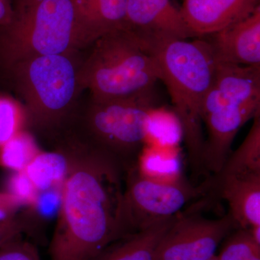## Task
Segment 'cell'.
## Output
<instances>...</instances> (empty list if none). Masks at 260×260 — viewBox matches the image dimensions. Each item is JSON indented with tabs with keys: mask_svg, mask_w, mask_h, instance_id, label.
Wrapping results in <instances>:
<instances>
[{
	"mask_svg": "<svg viewBox=\"0 0 260 260\" xmlns=\"http://www.w3.org/2000/svg\"><path fill=\"white\" fill-rule=\"evenodd\" d=\"M69 170L49 246L51 260H90L126 234L121 222L126 169L107 154L65 140Z\"/></svg>",
	"mask_w": 260,
	"mask_h": 260,
	"instance_id": "6da1fadb",
	"label": "cell"
},
{
	"mask_svg": "<svg viewBox=\"0 0 260 260\" xmlns=\"http://www.w3.org/2000/svg\"><path fill=\"white\" fill-rule=\"evenodd\" d=\"M145 51L156 61L185 143L193 175L205 172L202 106L213 84L215 62L208 43L162 36L140 35Z\"/></svg>",
	"mask_w": 260,
	"mask_h": 260,
	"instance_id": "7a4b0ae2",
	"label": "cell"
},
{
	"mask_svg": "<svg viewBox=\"0 0 260 260\" xmlns=\"http://www.w3.org/2000/svg\"><path fill=\"white\" fill-rule=\"evenodd\" d=\"M78 69L71 54H51L20 61L0 76L24 102L28 126L52 145L66 133L78 109Z\"/></svg>",
	"mask_w": 260,
	"mask_h": 260,
	"instance_id": "3957f363",
	"label": "cell"
},
{
	"mask_svg": "<svg viewBox=\"0 0 260 260\" xmlns=\"http://www.w3.org/2000/svg\"><path fill=\"white\" fill-rule=\"evenodd\" d=\"M13 14L0 26V76L34 56L72 54L88 47L73 0H12Z\"/></svg>",
	"mask_w": 260,
	"mask_h": 260,
	"instance_id": "277c9868",
	"label": "cell"
},
{
	"mask_svg": "<svg viewBox=\"0 0 260 260\" xmlns=\"http://www.w3.org/2000/svg\"><path fill=\"white\" fill-rule=\"evenodd\" d=\"M156 109L153 88L120 99L90 98L86 105L78 106L61 138L107 154L127 170L138 164Z\"/></svg>",
	"mask_w": 260,
	"mask_h": 260,
	"instance_id": "5b68a950",
	"label": "cell"
},
{
	"mask_svg": "<svg viewBox=\"0 0 260 260\" xmlns=\"http://www.w3.org/2000/svg\"><path fill=\"white\" fill-rule=\"evenodd\" d=\"M90 46L78 67V83L80 91L88 90L91 99L133 96L153 89L160 80L156 61L129 29L108 32Z\"/></svg>",
	"mask_w": 260,
	"mask_h": 260,
	"instance_id": "8992f818",
	"label": "cell"
},
{
	"mask_svg": "<svg viewBox=\"0 0 260 260\" xmlns=\"http://www.w3.org/2000/svg\"><path fill=\"white\" fill-rule=\"evenodd\" d=\"M210 181L194 186L184 181H161L147 177L138 164L126 170L121 221L126 235L179 213L191 200L209 193Z\"/></svg>",
	"mask_w": 260,
	"mask_h": 260,
	"instance_id": "52a82bcc",
	"label": "cell"
},
{
	"mask_svg": "<svg viewBox=\"0 0 260 260\" xmlns=\"http://www.w3.org/2000/svg\"><path fill=\"white\" fill-rule=\"evenodd\" d=\"M237 228L229 213L217 219L194 212L179 214L157 246L153 260H208Z\"/></svg>",
	"mask_w": 260,
	"mask_h": 260,
	"instance_id": "ba28073f",
	"label": "cell"
},
{
	"mask_svg": "<svg viewBox=\"0 0 260 260\" xmlns=\"http://www.w3.org/2000/svg\"><path fill=\"white\" fill-rule=\"evenodd\" d=\"M259 111L260 101H256L241 105L224 106L203 116L208 130L203 153L205 172L216 175L221 171L230 155L238 132Z\"/></svg>",
	"mask_w": 260,
	"mask_h": 260,
	"instance_id": "9c48e42d",
	"label": "cell"
},
{
	"mask_svg": "<svg viewBox=\"0 0 260 260\" xmlns=\"http://www.w3.org/2000/svg\"><path fill=\"white\" fill-rule=\"evenodd\" d=\"M201 38L217 62L260 66V6L246 18Z\"/></svg>",
	"mask_w": 260,
	"mask_h": 260,
	"instance_id": "30bf717a",
	"label": "cell"
},
{
	"mask_svg": "<svg viewBox=\"0 0 260 260\" xmlns=\"http://www.w3.org/2000/svg\"><path fill=\"white\" fill-rule=\"evenodd\" d=\"M216 62L213 84L202 106V116L227 105L260 101V66Z\"/></svg>",
	"mask_w": 260,
	"mask_h": 260,
	"instance_id": "8fae6325",
	"label": "cell"
},
{
	"mask_svg": "<svg viewBox=\"0 0 260 260\" xmlns=\"http://www.w3.org/2000/svg\"><path fill=\"white\" fill-rule=\"evenodd\" d=\"M260 0H183L181 15L193 38H201L250 15Z\"/></svg>",
	"mask_w": 260,
	"mask_h": 260,
	"instance_id": "7c38bea8",
	"label": "cell"
},
{
	"mask_svg": "<svg viewBox=\"0 0 260 260\" xmlns=\"http://www.w3.org/2000/svg\"><path fill=\"white\" fill-rule=\"evenodd\" d=\"M126 19L127 28L140 35L193 38L171 0H127Z\"/></svg>",
	"mask_w": 260,
	"mask_h": 260,
	"instance_id": "4fadbf2b",
	"label": "cell"
},
{
	"mask_svg": "<svg viewBox=\"0 0 260 260\" xmlns=\"http://www.w3.org/2000/svg\"><path fill=\"white\" fill-rule=\"evenodd\" d=\"M210 179V191L215 189L227 202L229 213L238 227L250 229L260 225V174Z\"/></svg>",
	"mask_w": 260,
	"mask_h": 260,
	"instance_id": "5bb4252c",
	"label": "cell"
},
{
	"mask_svg": "<svg viewBox=\"0 0 260 260\" xmlns=\"http://www.w3.org/2000/svg\"><path fill=\"white\" fill-rule=\"evenodd\" d=\"M179 215L111 243L90 260H153L157 246Z\"/></svg>",
	"mask_w": 260,
	"mask_h": 260,
	"instance_id": "9a60e30c",
	"label": "cell"
},
{
	"mask_svg": "<svg viewBox=\"0 0 260 260\" xmlns=\"http://www.w3.org/2000/svg\"><path fill=\"white\" fill-rule=\"evenodd\" d=\"M89 46L108 32L127 28V0H73Z\"/></svg>",
	"mask_w": 260,
	"mask_h": 260,
	"instance_id": "2e32d148",
	"label": "cell"
},
{
	"mask_svg": "<svg viewBox=\"0 0 260 260\" xmlns=\"http://www.w3.org/2000/svg\"><path fill=\"white\" fill-rule=\"evenodd\" d=\"M68 170L69 158L66 152L59 148L41 151L24 169L39 191L61 185Z\"/></svg>",
	"mask_w": 260,
	"mask_h": 260,
	"instance_id": "e0dca14e",
	"label": "cell"
},
{
	"mask_svg": "<svg viewBox=\"0 0 260 260\" xmlns=\"http://www.w3.org/2000/svg\"><path fill=\"white\" fill-rule=\"evenodd\" d=\"M260 174V111L242 144L230 154L221 171L215 177Z\"/></svg>",
	"mask_w": 260,
	"mask_h": 260,
	"instance_id": "ac0fdd59",
	"label": "cell"
},
{
	"mask_svg": "<svg viewBox=\"0 0 260 260\" xmlns=\"http://www.w3.org/2000/svg\"><path fill=\"white\" fill-rule=\"evenodd\" d=\"M61 186L39 191L34 204L25 207L19 214L23 220L25 234L35 241L43 242L42 229L54 218H57L60 208Z\"/></svg>",
	"mask_w": 260,
	"mask_h": 260,
	"instance_id": "d6986e66",
	"label": "cell"
},
{
	"mask_svg": "<svg viewBox=\"0 0 260 260\" xmlns=\"http://www.w3.org/2000/svg\"><path fill=\"white\" fill-rule=\"evenodd\" d=\"M41 151L31 135L21 130L0 145V167L13 172L23 171Z\"/></svg>",
	"mask_w": 260,
	"mask_h": 260,
	"instance_id": "ffe728a7",
	"label": "cell"
},
{
	"mask_svg": "<svg viewBox=\"0 0 260 260\" xmlns=\"http://www.w3.org/2000/svg\"><path fill=\"white\" fill-rule=\"evenodd\" d=\"M224 240L216 255L218 260H251L260 256V244L254 240L250 229L237 228Z\"/></svg>",
	"mask_w": 260,
	"mask_h": 260,
	"instance_id": "44dd1931",
	"label": "cell"
},
{
	"mask_svg": "<svg viewBox=\"0 0 260 260\" xmlns=\"http://www.w3.org/2000/svg\"><path fill=\"white\" fill-rule=\"evenodd\" d=\"M25 116L16 102L0 96V145L6 143L21 131Z\"/></svg>",
	"mask_w": 260,
	"mask_h": 260,
	"instance_id": "7402d4cb",
	"label": "cell"
},
{
	"mask_svg": "<svg viewBox=\"0 0 260 260\" xmlns=\"http://www.w3.org/2000/svg\"><path fill=\"white\" fill-rule=\"evenodd\" d=\"M8 191L16 197L24 207L34 204L39 192L24 170L13 172L8 179Z\"/></svg>",
	"mask_w": 260,
	"mask_h": 260,
	"instance_id": "603a6c76",
	"label": "cell"
},
{
	"mask_svg": "<svg viewBox=\"0 0 260 260\" xmlns=\"http://www.w3.org/2000/svg\"><path fill=\"white\" fill-rule=\"evenodd\" d=\"M0 260H42L37 246L22 237L0 247Z\"/></svg>",
	"mask_w": 260,
	"mask_h": 260,
	"instance_id": "cb8c5ba5",
	"label": "cell"
},
{
	"mask_svg": "<svg viewBox=\"0 0 260 260\" xmlns=\"http://www.w3.org/2000/svg\"><path fill=\"white\" fill-rule=\"evenodd\" d=\"M25 234L23 220L19 214L14 218L0 220V247Z\"/></svg>",
	"mask_w": 260,
	"mask_h": 260,
	"instance_id": "d4e9b609",
	"label": "cell"
},
{
	"mask_svg": "<svg viewBox=\"0 0 260 260\" xmlns=\"http://www.w3.org/2000/svg\"><path fill=\"white\" fill-rule=\"evenodd\" d=\"M23 205L11 193L0 191V220L14 218Z\"/></svg>",
	"mask_w": 260,
	"mask_h": 260,
	"instance_id": "484cf974",
	"label": "cell"
},
{
	"mask_svg": "<svg viewBox=\"0 0 260 260\" xmlns=\"http://www.w3.org/2000/svg\"><path fill=\"white\" fill-rule=\"evenodd\" d=\"M13 14L12 0H0V26L9 23Z\"/></svg>",
	"mask_w": 260,
	"mask_h": 260,
	"instance_id": "4316f807",
	"label": "cell"
},
{
	"mask_svg": "<svg viewBox=\"0 0 260 260\" xmlns=\"http://www.w3.org/2000/svg\"><path fill=\"white\" fill-rule=\"evenodd\" d=\"M208 260H218V258H217L216 255L213 256V257L210 258V259Z\"/></svg>",
	"mask_w": 260,
	"mask_h": 260,
	"instance_id": "83f0119b",
	"label": "cell"
},
{
	"mask_svg": "<svg viewBox=\"0 0 260 260\" xmlns=\"http://www.w3.org/2000/svg\"><path fill=\"white\" fill-rule=\"evenodd\" d=\"M251 260H260V256H256V257L254 258V259Z\"/></svg>",
	"mask_w": 260,
	"mask_h": 260,
	"instance_id": "f1b7e54d",
	"label": "cell"
}]
</instances>
